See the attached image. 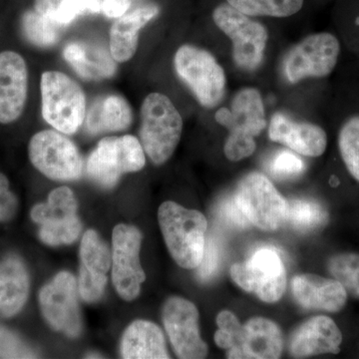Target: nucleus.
Returning <instances> with one entry per match:
<instances>
[{"mask_svg": "<svg viewBox=\"0 0 359 359\" xmlns=\"http://www.w3.org/2000/svg\"><path fill=\"white\" fill-rule=\"evenodd\" d=\"M215 120L229 130L224 146L226 159L238 162L254 154L257 149L255 138L266 127V111L261 92L247 87L233 96L231 107H222Z\"/></svg>", "mask_w": 359, "mask_h": 359, "instance_id": "nucleus-1", "label": "nucleus"}, {"mask_svg": "<svg viewBox=\"0 0 359 359\" xmlns=\"http://www.w3.org/2000/svg\"><path fill=\"white\" fill-rule=\"evenodd\" d=\"M158 219L170 254L181 268L197 269L205 247L208 222L204 215L177 203L160 205Z\"/></svg>", "mask_w": 359, "mask_h": 359, "instance_id": "nucleus-2", "label": "nucleus"}, {"mask_svg": "<svg viewBox=\"0 0 359 359\" xmlns=\"http://www.w3.org/2000/svg\"><path fill=\"white\" fill-rule=\"evenodd\" d=\"M140 142L156 165L173 156L183 133V119L169 97L158 92L149 94L141 106Z\"/></svg>", "mask_w": 359, "mask_h": 359, "instance_id": "nucleus-3", "label": "nucleus"}, {"mask_svg": "<svg viewBox=\"0 0 359 359\" xmlns=\"http://www.w3.org/2000/svg\"><path fill=\"white\" fill-rule=\"evenodd\" d=\"M40 90L45 121L61 133H76L87 113L81 86L60 71H46L42 74Z\"/></svg>", "mask_w": 359, "mask_h": 359, "instance_id": "nucleus-4", "label": "nucleus"}, {"mask_svg": "<svg viewBox=\"0 0 359 359\" xmlns=\"http://www.w3.org/2000/svg\"><path fill=\"white\" fill-rule=\"evenodd\" d=\"M174 68L201 106L212 109L222 102L226 73L211 52L195 45H182L175 54Z\"/></svg>", "mask_w": 359, "mask_h": 359, "instance_id": "nucleus-5", "label": "nucleus"}, {"mask_svg": "<svg viewBox=\"0 0 359 359\" xmlns=\"http://www.w3.org/2000/svg\"><path fill=\"white\" fill-rule=\"evenodd\" d=\"M212 20L233 43V59L240 69L257 70L263 63L269 32L263 23L241 13L228 2H219L212 11Z\"/></svg>", "mask_w": 359, "mask_h": 359, "instance_id": "nucleus-6", "label": "nucleus"}, {"mask_svg": "<svg viewBox=\"0 0 359 359\" xmlns=\"http://www.w3.org/2000/svg\"><path fill=\"white\" fill-rule=\"evenodd\" d=\"M145 164L141 142L132 135H125L99 142L87 160L86 171L99 185L112 188L123 174L140 171Z\"/></svg>", "mask_w": 359, "mask_h": 359, "instance_id": "nucleus-7", "label": "nucleus"}, {"mask_svg": "<svg viewBox=\"0 0 359 359\" xmlns=\"http://www.w3.org/2000/svg\"><path fill=\"white\" fill-rule=\"evenodd\" d=\"M230 273L241 289L268 304L280 301L287 289L285 264L271 248L257 250L244 263L233 264Z\"/></svg>", "mask_w": 359, "mask_h": 359, "instance_id": "nucleus-8", "label": "nucleus"}, {"mask_svg": "<svg viewBox=\"0 0 359 359\" xmlns=\"http://www.w3.org/2000/svg\"><path fill=\"white\" fill-rule=\"evenodd\" d=\"M340 43L330 32L309 35L290 49L283 59V74L290 84L306 78L332 74L339 61Z\"/></svg>", "mask_w": 359, "mask_h": 359, "instance_id": "nucleus-9", "label": "nucleus"}, {"mask_svg": "<svg viewBox=\"0 0 359 359\" xmlns=\"http://www.w3.org/2000/svg\"><path fill=\"white\" fill-rule=\"evenodd\" d=\"M233 198L248 221L259 230L276 231L285 222L287 201L263 174L244 177Z\"/></svg>", "mask_w": 359, "mask_h": 359, "instance_id": "nucleus-10", "label": "nucleus"}, {"mask_svg": "<svg viewBox=\"0 0 359 359\" xmlns=\"http://www.w3.org/2000/svg\"><path fill=\"white\" fill-rule=\"evenodd\" d=\"M28 155L33 166L49 179L74 181L83 173V160L76 146L59 131L44 130L32 136Z\"/></svg>", "mask_w": 359, "mask_h": 359, "instance_id": "nucleus-11", "label": "nucleus"}, {"mask_svg": "<svg viewBox=\"0 0 359 359\" xmlns=\"http://www.w3.org/2000/svg\"><path fill=\"white\" fill-rule=\"evenodd\" d=\"M30 215L39 224V237L45 244H71L81 233L76 198L67 187L52 191L47 203L35 205Z\"/></svg>", "mask_w": 359, "mask_h": 359, "instance_id": "nucleus-12", "label": "nucleus"}, {"mask_svg": "<svg viewBox=\"0 0 359 359\" xmlns=\"http://www.w3.org/2000/svg\"><path fill=\"white\" fill-rule=\"evenodd\" d=\"M142 235L135 226L118 224L113 231L112 280L122 299L132 301L140 294L145 273L140 264Z\"/></svg>", "mask_w": 359, "mask_h": 359, "instance_id": "nucleus-13", "label": "nucleus"}, {"mask_svg": "<svg viewBox=\"0 0 359 359\" xmlns=\"http://www.w3.org/2000/svg\"><path fill=\"white\" fill-rule=\"evenodd\" d=\"M163 321L180 358H207L208 346L200 335L199 313L193 302L178 297L168 299L163 309Z\"/></svg>", "mask_w": 359, "mask_h": 359, "instance_id": "nucleus-14", "label": "nucleus"}, {"mask_svg": "<svg viewBox=\"0 0 359 359\" xmlns=\"http://www.w3.org/2000/svg\"><path fill=\"white\" fill-rule=\"evenodd\" d=\"M40 306L45 320L52 328L76 337L81 330L77 302V285L74 276L61 271L39 294Z\"/></svg>", "mask_w": 359, "mask_h": 359, "instance_id": "nucleus-15", "label": "nucleus"}, {"mask_svg": "<svg viewBox=\"0 0 359 359\" xmlns=\"http://www.w3.org/2000/svg\"><path fill=\"white\" fill-rule=\"evenodd\" d=\"M28 95V68L18 52L0 53V124L20 119Z\"/></svg>", "mask_w": 359, "mask_h": 359, "instance_id": "nucleus-16", "label": "nucleus"}, {"mask_svg": "<svg viewBox=\"0 0 359 359\" xmlns=\"http://www.w3.org/2000/svg\"><path fill=\"white\" fill-rule=\"evenodd\" d=\"M283 334L273 321L252 318L242 325L237 344L229 349L228 358L276 359L283 353Z\"/></svg>", "mask_w": 359, "mask_h": 359, "instance_id": "nucleus-17", "label": "nucleus"}, {"mask_svg": "<svg viewBox=\"0 0 359 359\" xmlns=\"http://www.w3.org/2000/svg\"><path fill=\"white\" fill-rule=\"evenodd\" d=\"M269 137L283 144L297 154L320 157L327 150V136L325 130L313 123H299L283 113H276L269 123Z\"/></svg>", "mask_w": 359, "mask_h": 359, "instance_id": "nucleus-18", "label": "nucleus"}, {"mask_svg": "<svg viewBox=\"0 0 359 359\" xmlns=\"http://www.w3.org/2000/svg\"><path fill=\"white\" fill-rule=\"evenodd\" d=\"M341 342V332L332 318L314 316L299 325L290 337V353L297 358L337 354Z\"/></svg>", "mask_w": 359, "mask_h": 359, "instance_id": "nucleus-19", "label": "nucleus"}, {"mask_svg": "<svg viewBox=\"0 0 359 359\" xmlns=\"http://www.w3.org/2000/svg\"><path fill=\"white\" fill-rule=\"evenodd\" d=\"M292 290L295 301L311 311L339 313L346 304V290L335 278L311 273L295 276Z\"/></svg>", "mask_w": 359, "mask_h": 359, "instance_id": "nucleus-20", "label": "nucleus"}, {"mask_svg": "<svg viewBox=\"0 0 359 359\" xmlns=\"http://www.w3.org/2000/svg\"><path fill=\"white\" fill-rule=\"evenodd\" d=\"M157 4H146L116 18L110 28V53L117 62L129 61L136 53L139 33L151 20L159 15Z\"/></svg>", "mask_w": 359, "mask_h": 359, "instance_id": "nucleus-21", "label": "nucleus"}, {"mask_svg": "<svg viewBox=\"0 0 359 359\" xmlns=\"http://www.w3.org/2000/svg\"><path fill=\"white\" fill-rule=\"evenodd\" d=\"M121 353L127 359L170 358L162 330L147 320H136L129 325L123 335Z\"/></svg>", "mask_w": 359, "mask_h": 359, "instance_id": "nucleus-22", "label": "nucleus"}, {"mask_svg": "<svg viewBox=\"0 0 359 359\" xmlns=\"http://www.w3.org/2000/svg\"><path fill=\"white\" fill-rule=\"evenodd\" d=\"M133 120L131 106L119 95H108L97 99L85 117V130L97 135L123 131L129 128Z\"/></svg>", "mask_w": 359, "mask_h": 359, "instance_id": "nucleus-23", "label": "nucleus"}, {"mask_svg": "<svg viewBox=\"0 0 359 359\" xmlns=\"http://www.w3.org/2000/svg\"><path fill=\"white\" fill-rule=\"evenodd\" d=\"M29 294V276L21 259L8 257L0 262V313H20Z\"/></svg>", "mask_w": 359, "mask_h": 359, "instance_id": "nucleus-24", "label": "nucleus"}, {"mask_svg": "<svg viewBox=\"0 0 359 359\" xmlns=\"http://www.w3.org/2000/svg\"><path fill=\"white\" fill-rule=\"evenodd\" d=\"M63 56L71 67L84 79L109 78L115 74L117 69L111 53L94 45L72 42L66 45Z\"/></svg>", "mask_w": 359, "mask_h": 359, "instance_id": "nucleus-25", "label": "nucleus"}, {"mask_svg": "<svg viewBox=\"0 0 359 359\" xmlns=\"http://www.w3.org/2000/svg\"><path fill=\"white\" fill-rule=\"evenodd\" d=\"M34 9L60 26L72 22L81 14L101 11L100 0H36Z\"/></svg>", "mask_w": 359, "mask_h": 359, "instance_id": "nucleus-26", "label": "nucleus"}, {"mask_svg": "<svg viewBox=\"0 0 359 359\" xmlns=\"http://www.w3.org/2000/svg\"><path fill=\"white\" fill-rule=\"evenodd\" d=\"M250 18H287L301 13L306 0H224Z\"/></svg>", "mask_w": 359, "mask_h": 359, "instance_id": "nucleus-27", "label": "nucleus"}, {"mask_svg": "<svg viewBox=\"0 0 359 359\" xmlns=\"http://www.w3.org/2000/svg\"><path fill=\"white\" fill-rule=\"evenodd\" d=\"M327 210L316 201L294 199L287 202L285 222L301 233L318 230L327 223Z\"/></svg>", "mask_w": 359, "mask_h": 359, "instance_id": "nucleus-28", "label": "nucleus"}, {"mask_svg": "<svg viewBox=\"0 0 359 359\" xmlns=\"http://www.w3.org/2000/svg\"><path fill=\"white\" fill-rule=\"evenodd\" d=\"M61 27L62 26L54 22L48 16L39 13L35 9L26 11L21 18L23 36L30 43L42 48L51 47L57 43Z\"/></svg>", "mask_w": 359, "mask_h": 359, "instance_id": "nucleus-29", "label": "nucleus"}, {"mask_svg": "<svg viewBox=\"0 0 359 359\" xmlns=\"http://www.w3.org/2000/svg\"><path fill=\"white\" fill-rule=\"evenodd\" d=\"M82 266L98 275H106L111 264L109 248L99 237L95 231L89 230L84 233L80 248Z\"/></svg>", "mask_w": 359, "mask_h": 359, "instance_id": "nucleus-30", "label": "nucleus"}, {"mask_svg": "<svg viewBox=\"0 0 359 359\" xmlns=\"http://www.w3.org/2000/svg\"><path fill=\"white\" fill-rule=\"evenodd\" d=\"M340 156L347 171L359 182V115L348 118L339 134Z\"/></svg>", "mask_w": 359, "mask_h": 359, "instance_id": "nucleus-31", "label": "nucleus"}, {"mask_svg": "<svg viewBox=\"0 0 359 359\" xmlns=\"http://www.w3.org/2000/svg\"><path fill=\"white\" fill-rule=\"evenodd\" d=\"M327 269L346 292L359 299V254L344 252L335 255L328 259Z\"/></svg>", "mask_w": 359, "mask_h": 359, "instance_id": "nucleus-32", "label": "nucleus"}, {"mask_svg": "<svg viewBox=\"0 0 359 359\" xmlns=\"http://www.w3.org/2000/svg\"><path fill=\"white\" fill-rule=\"evenodd\" d=\"M304 163L290 151H280L271 162V173L278 179H292L304 173Z\"/></svg>", "mask_w": 359, "mask_h": 359, "instance_id": "nucleus-33", "label": "nucleus"}, {"mask_svg": "<svg viewBox=\"0 0 359 359\" xmlns=\"http://www.w3.org/2000/svg\"><path fill=\"white\" fill-rule=\"evenodd\" d=\"M106 283H107L106 275L92 273L84 266L80 268L78 289L84 301L88 302L98 301L104 294Z\"/></svg>", "mask_w": 359, "mask_h": 359, "instance_id": "nucleus-34", "label": "nucleus"}, {"mask_svg": "<svg viewBox=\"0 0 359 359\" xmlns=\"http://www.w3.org/2000/svg\"><path fill=\"white\" fill-rule=\"evenodd\" d=\"M221 262V249L218 240L211 236L205 243L204 256L198 266V276L201 282H208L216 275Z\"/></svg>", "mask_w": 359, "mask_h": 359, "instance_id": "nucleus-35", "label": "nucleus"}, {"mask_svg": "<svg viewBox=\"0 0 359 359\" xmlns=\"http://www.w3.org/2000/svg\"><path fill=\"white\" fill-rule=\"evenodd\" d=\"M218 215L222 221L231 228L242 230L250 226V222L238 207L235 198L223 201L219 205Z\"/></svg>", "mask_w": 359, "mask_h": 359, "instance_id": "nucleus-36", "label": "nucleus"}, {"mask_svg": "<svg viewBox=\"0 0 359 359\" xmlns=\"http://www.w3.org/2000/svg\"><path fill=\"white\" fill-rule=\"evenodd\" d=\"M18 201L11 191L8 179L0 173V222L11 221L18 212Z\"/></svg>", "mask_w": 359, "mask_h": 359, "instance_id": "nucleus-37", "label": "nucleus"}, {"mask_svg": "<svg viewBox=\"0 0 359 359\" xmlns=\"http://www.w3.org/2000/svg\"><path fill=\"white\" fill-rule=\"evenodd\" d=\"M0 356L9 358H33V353L13 334L0 330Z\"/></svg>", "mask_w": 359, "mask_h": 359, "instance_id": "nucleus-38", "label": "nucleus"}, {"mask_svg": "<svg viewBox=\"0 0 359 359\" xmlns=\"http://www.w3.org/2000/svg\"><path fill=\"white\" fill-rule=\"evenodd\" d=\"M217 325H218L219 330H226L229 334L233 335V339H235L236 346L241 330H242V325L238 321L237 316L231 313V311H221L218 316H217Z\"/></svg>", "mask_w": 359, "mask_h": 359, "instance_id": "nucleus-39", "label": "nucleus"}, {"mask_svg": "<svg viewBox=\"0 0 359 359\" xmlns=\"http://www.w3.org/2000/svg\"><path fill=\"white\" fill-rule=\"evenodd\" d=\"M132 0H103L101 11L109 18H118L128 13Z\"/></svg>", "mask_w": 359, "mask_h": 359, "instance_id": "nucleus-40", "label": "nucleus"}]
</instances>
